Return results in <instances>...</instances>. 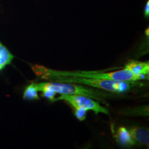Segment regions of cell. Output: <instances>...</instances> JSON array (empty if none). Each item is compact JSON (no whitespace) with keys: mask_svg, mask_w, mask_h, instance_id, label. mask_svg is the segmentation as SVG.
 <instances>
[{"mask_svg":"<svg viewBox=\"0 0 149 149\" xmlns=\"http://www.w3.org/2000/svg\"><path fill=\"white\" fill-rule=\"evenodd\" d=\"M31 68L32 70L37 76L40 79L47 80H49L55 76H74L84 78L113 80L119 81H138L149 79V76L135 74L127 68L114 72H103L86 71H57L48 69L39 65H32Z\"/></svg>","mask_w":149,"mask_h":149,"instance_id":"cell-1","label":"cell"},{"mask_svg":"<svg viewBox=\"0 0 149 149\" xmlns=\"http://www.w3.org/2000/svg\"><path fill=\"white\" fill-rule=\"evenodd\" d=\"M135 141L146 146H149V130L147 129L140 127H133L129 130Z\"/></svg>","mask_w":149,"mask_h":149,"instance_id":"cell-5","label":"cell"},{"mask_svg":"<svg viewBox=\"0 0 149 149\" xmlns=\"http://www.w3.org/2000/svg\"><path fill=\"white\" fill-rule=\"evenodd\" d=\"M144 16L146 18H148L149 17V1H148L144 7Z\"/></svg>","mask_w":149,"mask_h":149,"instance_id":"cell-12","label":"cell"},{"mask_svg":"<svg viewBox=\"0 0 149 149\" xmlns=\"http://www.w3.org/2000/svg\"><path fill=\"white\" fill-rule=\"evenodd\" d=\"M74 109V114L76 117L80 121L84 120L86 117V113L87 111L84 108H75Z\"/></svg>","mask_w":149,"mask_h":149,"instance_id":"cell-11","label":"cell"},{"mask_svg":"<svg viewBox=\"0 0 149 149\" xmlns=\"http://www.w3.org/2000/svg\"><path fill=\"white\" fill-rule=\"evenodd\" d=\"M42 92V96L45 98L49 100L50 101H56V97H55L56 95V93L53 91L52 90H43Z\"/></svg>","mask_w":149,"mask_h":149,"instance_id":"cell-10","label":"cell"},{"mask_svg":"<svg viewBox=\"0 0 149 149\" xmlns=\"http://www.w3.org/2000/svg\"><path fill=\"white\" fill-rule=\"evenodd\" d=\"M145 34H146V35L148 37L149 36V28H148V29L146 30Z\"/></svg>","mask_w":149,"mask_h":149,"instance_id":"cell-13","label":"cell"},{"mask_svg":"<svg viewBox=\"0 0 149 149\" xmlns=\"http://www.w3.org/2000/svg\"><path fill=\"white\" fill-rule=\"evenodd\" d=\"M14 56L0 41V71L12 63Z\"/></svg>","mask_w":149,"mask_h":149,"instance_id":"cell-8","label":"cell"},{"mask_svg":"<svg viewBox=\"0 0 149 149\" xmlns=\"http://www.w3.org/2000/svg\"><path fill=\"white\" fill-rule=\"evenodd\" d=\"M49 80L59 82L82 84L117 93L125 92L134 87L139 85V82L137 81H119L74 76H55Z\"/></svg>","mask_w":149,"mask_h":149,"instance_id":"cell-2","label":"cell"},{"mask_svg":"<svg viewBox=\"0 0 149 149\" xmlns=\"http://www.w3.org/2000/svg\"><path fill=\"white\" fill-rule=\"evenodd\" d=\"M117 137L119 142L123 145L133 146L136 143L130 133L129 130L123 127L119 128Z\"/></svg>","mask_w":149,"mask_h":149,"instance_id":"cell-7","label":"cell"},{"mask_svg":"<svg viewBox=\"0 0 149 149\" xmlns=\"http://www.w3.org/2000/svg\"><path fill=\"white\" fill-rule=\"evenodd\" d=\"M125 68L129 70L135 74L149 76V64L146 62H141L135 60H130L125 65Z\"/></svg>","mask_w":149,"mask_h":149,"instance_id":"cell-6","label":"cell"},{"mask_svg":"<svg viewBox=\"0 0 149 149\" xmlns=\"http://www.w3.org/2000/svg\"><path fill=\"white\" fill-rule=\"evenodd\" d=\"M64 100L70 104L75 108H84L87 111L91 110L98 114L104 113L109 114V112L106 108L101 106L98 102L93 100L90 97L80 95H60L56 98V101Z\"/></svg>","mask_w":149,"mask_h":149,"instance_id":"cell-4","label":"cell"},{"mask_svg":"<svg viewBox=\"0 0 149 149\" xmlns=\"http://www.w3.org/2000/svg\"><path fill=\"white\" fill-rule=\"evenodd\" d=\"M38 92L43 90H52L60 95H80L87 96L98 101L104 102L103 97L104 93L100 91L83 86L77 85L72 83L59 82H43L34 83Z\"/></svg>","mask_w":149,"mask_h":149,"instance_id":"cell-3","label":"cell"},{"mask_svg":"<svg viewBox=\"0 0 149 149\" xmlns=\"http://www.w3.org/2000/svg\"><path fill=\"white\" fill-rule=\"evenodd\" d=\"M38 91L36 87L32 83L31 85L28 86L23 92V99L27 100H39V97L38 96Z\"/></svg>","mask_w":149,"mask_h":149,"instance_id":"cell-9","label":"cell"}]
</instances>
